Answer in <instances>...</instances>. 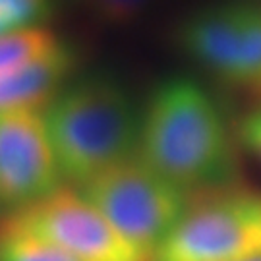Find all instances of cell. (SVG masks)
Instances as JSON below:
<instances>
[{"label":"cell","instance_id":"obj_13","mask_svg":"<svg viewBox=\"0 0 261 261\" xmlns=\"http://www.w3.org/2000/svg\"><path fill=\"white\" fill-rule=\"evenodd\" d=\"M238 140L252 155L261 161V107L252 111L238 126Z\"/></svg>","mask_w":261,"mask_h":261},{"label":"cell","instance_id":"obj_8","mask_svg":"<svg viewBox=\"0 0 261 261\" xmlns=\"http://www.w3.org/2000/svg\"><path fill=\"white\" fill-rule=\"evenodd\" d=\"M75 62V53L60 41L43 56L0 74V112H43L70 84Z\"/></svg>","mask_w":261,"mask_h":261},{"label":"cell","instance_id":"obj_5","mask_svg":"<svg viewBox=\"0 0 261 261\" xmlns=\"http://www.w3.org/2000/svg\"><path fill=\"white\" fill-rule=\"evenodd\" d=\"M261 253V197L242 190L190 196L184 217L153 261H236Z\"/></svg>","mask_w":261,"mask_h":261},{"label":"cell","instance_id":"obj_7","mask_svg":"<svg viewBox=\"0 0 261 261\" xmlns=\"http://www.w3.org/2000/svg\"><path fill=\"white\" fill-rule=\"evenodd\" d=\"M62 180L43 112H0V207L16 213L62 188Z\"/></svg>","mask_w":261,"mask_h":261},{"label":"cell","instance_id":"obj_10","mask_svg":"<svg viewBox=\"0 0 261 261\" xmlns=\"http://www.w3.org/2000/svg\"><path fill=\"white\" fill-rule=\"evenodd\" d=\"M0 261H84L39 236L0 224Z\"/></svg>","mask_w":261,"mask_h":261},{"label":"cell","instance_id":"obj_2","mask_svg":"<svg viewBox=\"0 0 261 261\" xmlns=\"http://www.w3.org/2000/svg\"><path fill=\"white\" fill-rule=\"evenodd\" d=\"M64 180L85 186L138 153L140 112L112 75L74 80L43 111Z\"/></svg>","mask_w":261,"mask_h":261},{"label":"cell","instance_id":"obj_11","mask_svg":"<svg viewBox=\"0 0 261 261\" xmlns=\"http://www.w3.org/2000/svg\"><path fill=\"white\" fill-rule=\"evenodd\" d=\"M50 12L53 0H0V35L43 28Z\"/></svg>","mask_w":261,"mask_h":261},{"label":"cell","instance_id":"obj_1","mask_svg":"<svg viewBox=\"0 0 261 261\" xmlns=\"http://www.w3.org/2000/svg\"><path fill=\"white\" fill-rule=\"evenodd\" d=\"M136 157L186 194L226 188L236 176L232 136L213 95L186 75L161 80L140 112Z\"/></svg>","mask_w":261,"mask_h":261},{"label":"cell","instance_id":"obj_14","mask_svg":"<svg viewBox=\"0 0 261 261\" xmlns=\"http://www.w3.org/2000/svg\"><path fill=\"white\" fill-rule=\"evenodd\" d=\"M236 261H261V253H257V255H250V257H244V259H236Z\"/></svg>","mask_w":261,"mask_h":261},{"label":"cell","instance_id":"obj_4","mask_svg":"<svg viewBox=\"0 0 261 261\" xmlns=\"http://www.w3.org/2000/svg\"><path fill=\"white\" fill-rule=\"evenodd\" d=\"M176 43L219 82L261 101V4L232 0L190 14Z\"/></svg>","mask_w":261,"mask_h":261},{"label":"cell","instance_id":"obj_12","mask_svg":"<svg viewBox=\"0 0 261 261\" xmlns=\"http://www.w3.org/2000/svg\"><path fill=\"white\" fill-rule=\"evenodd\" d=\"M95 18L109 25H130L143 16L151 0H84Z\"/></svg>","mask_w":261,"mask_h":261},{"label":"cell","instance_id":"obj_3","mask_svg":"<svg viewBox=\"0 0 261 261\" xmlns=\"http://www.w3.org/2000/svg\"><path fill=\"white\" fill-rule=\"evenodd\" d=\"M82 188V196L149 261L190 203V194L138 157L105 170Z\"/></svg>","mask_w":261,"mask_h":261},{"label":"cell","instance_id":"obj_9","mask_svg":"<svg viewBox=\"0 0 261 261\" xmlns=\"http://www.w3.org/2000/svg\"><path fill=\"white\" fill-rule=\"evenodd\" d=\"M58 43L60 39L47 28H33L0 35V74H6L43 56Z\"/></svg>","mask_w":261,"mask_h":261},{"label":"cell","instance_id":"obj_6","mask_svg":"<svg viewBox=\"0 0 261 261\" xmlns=\"http://www.w3.org/2000/svg\"><path fill=\"white\" fill-rule=\"evenodd\" d=\"M4 224L39 236L84 261H149L112 228L97 207L70 188H58L37 203L10 213Z\"/></svg>","mask_w":261,"mask_h":261}]
</instances>
